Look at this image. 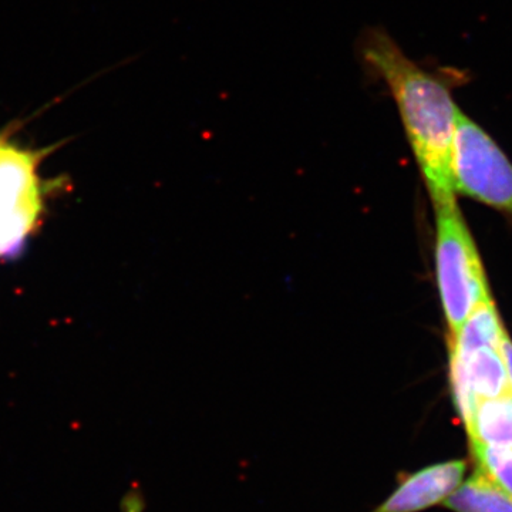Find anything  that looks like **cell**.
<instances>
[{
  "instance_id": "1",
  "label": "cell",
  "mask_w": 512,
  "mask_h": 512,
  "mask_svg": "<svg viewBox=\"0 0 512 512\" xmlns=\"http://www.w3.org/2000/svg\"><path fill=\"white\" fill-rule=\"evenodd\" d=\"M357 52L367 74L386 84L396 101L434 208L457 204L451 157L461 110L453 90L466 83V73L424 69L382 28L367 29Z\"/></svg>"
},
{
  "instance_id": "9",
  "label": "cell",
  "mask_w": 512,
  "mask_h": 512,
  "mask_svg": "<svg viewBox=\"0 0 512 512\" xmlns=\"http://www.w3.org/2000/svg\"><path fill=\"white\" fill-rule=\"evenodd\" d=\"M507 336L503 320L498 315L497 308L491 299L468 316L456 335L448 338V346L458 349H501Z\"/></svg>"
},
{
  "instance_id": "6",
  "label": "cell",
  "mask_w": 512,
  "mask_h": 512,
  "mask_svg": "<svg viewBox=\"0 0 512 512\" xmlns=\"http://www.w3.org/2000/svg\"><path fill=\"white\" fill-rule=\"evenodd\" d=\"M466 468V461L453 460L407 474L400 478L393 493L370 512H420L444 503L463 483Z\"/></svg>"
},
{
  "instance_id": "3",
  "label": "cell",
  "mask_w": 512,
  "mask_h": 512,
  "mask_svg": "<svg viewBox=\"0 0 512 512\" xmlns=\"http://www.w3.org/2000/svg\"><path fill=\"white\" fill-rule=\"evenodd\" d=\"M49 148L20 146L10 130L0 133V258L23 251L45 214L46 185L40 164Z\"/></svg>"
},
{
  "instance_id": "2",
  "label": "cell",
  "mask_w": 512,
  "mask_h": 512,
  "mask_svg": "<svg viewBox=\"0 0 512 512\" xmlns=\"http://www.w3.org/2000/svg\"><path fill=\"white\" fill-rule=\"evenodd\" d=\"M436 212L437 286L451 338L471 313L493 298L476 242L457 204Z\"/></svg>"
},
{
  "instance_id": "7",
  "label": "cell",
  "mask_w": 512,
  "mask_h": 512,
  "mask_svg": "<svg viewBox=\"0 0 512 512\" xmlns=\"http://www.w3.org/2000/svg\"><path fill=\"white\" fill-rule=\"evenodd\" d=\"M466 429L470 443L491 448H512V393L478 403Z\"/></svg>"
},
{
  "instance_id": "11",
  "label": "cell",
  "mask_w": 512,
  "mask_h": 512,
  "mask_svg": "<svg viewBox=\"0 0 512 512\" xmlns=\"http://www.w3.org/2000/svg\"><path fill=\"white\" fill-rule=\"evenodd\" d=\"M501 353H503L505 367H507L508 382H510L512 393V342L510 336L504 339L503 345H501Z\"/></svg>"
},
{
  "instance_id": "8",
  "label": "cell",
  "mask_w": 512,
  "mask_h": 512,
  "mask_svg": "<svg viewBox=\"0 0 512 512\" xmlns=\"http://www.w3.org/2000/svg\"><path fill=\"white\" fill-rule=\"evenodd\" d=\"M456 512H512V498L478 470L444 500Z\"/></svg>"
},
{
  "instance_id": "10",
  "label": "cell",
  "mask_w": 512,
  "mask_h": 512,
  "mask_svg": "<svg viewBox=\"0 0 512 512\" xmlns=\"http://www.w3.org/2000/svg\"><path fill=\"white\" fill-rule=\"evenodd\" d=\"M478 470L512 498V448H491L470 443Z\"/></svg>"
},
{
  "instance_id": "4",
  "label": "cell",
  "mask_w": 512,
  "mask_h": 512,
  "mask_svg": "<svg viewBox=\"0 0 512 512\" xmlns=\"http://www.w3.org/2000/svg\"><path fill=\"white\" fill-rule=\"evenodd\" d=\"M451 174L454 190L512 217V164L501 147L467 114H458Z\"/></svg>"
},
{
  "instance_id": "5",
  "label": "cell",
  "mask_w": 512,
  "mask_h": 512,
  "mask_svg": "<svg viewBox=\"0 0 512 512\" xmlns=\"http://www.w3.org/2000/svg\"><path fill=\"white\" fill-rule=\"evenodd\" d=\"M454 403L466 427L477 404L511 392L501 349H458L448 346Z\"/></svg>"
}]
</instances>
